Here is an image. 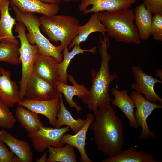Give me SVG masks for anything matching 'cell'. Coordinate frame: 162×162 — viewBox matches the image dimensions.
<instances>
[{
	"label": "cell",
	"instance_id": "obj_6",
	"mask_svg": "<svg viewBox=\"0 0 162 162\" xmlns=\"http://www.w3.org/2000/svg\"><path fill=\"white\" fill-rule=\"evenodd\" d=\"M26 28L21 22L16 23L14 32L17 34L16 37L20 39V59L22 64V76L20 82L19 95L21 100L26 96V87L28 80L32 73L34 62L39 53V49L35 44L29 42L26 35Z\"/></svg>",
	"mask_w": 162,
	"mask_h": 162
},
{
	"label": "cell",
	"instance_id": "obj_7",
	"mask_svg": "<svg viewBox=\"0 0 162 162\" xmlns=\"http://www.w3.org/2000/svg\"><path fill=\"white\" fill-rule=\"evenodd\" d=\"M130 96L135 103L136 109L134 113L136 122L139 127L142 128L141 135L138 139L143 140L156 138V134L150 130L147 120L153 111L156 109L162 108V105L148 100L142 94L134 90L132 91Z\"/></svg>",
	"mask_w": 162,
	"mask_h": 162
},
{
	"label": "cell",
	"instance_id": "obj_15",
	"mask_svg": "<svg viewBox=\"0 0 162 162\" xmlns=\"http://www.w3.org/2000/svg\"><path fill=\"white\" fill-rule=\"evenodd\" d=\"M94 119V116L90 113L87 115L86 123L82 128L74 135L64 134L61 140L62 144H68L76 148L81 155L80 161L92 162L86 153L85 145L87 133L91 123Z\"/></svg>",
	"mask_w": 162,
	"mask_h": 162
},
{
	"label": "cell",
	"instance_id": "obj_8",
	"mask_svg": "<svg viewBox=\"0 0 162 162\" xmlns=\"http://www.w3.org/2000/svg\"><path fill=\"white\" fill-rule=\"evenodd\" d=\"M70 130L68 126L58 128L44 125L37 131L28 133V136L31 140L36 151L38 153H43L49 146L56 147L63 146L61 142V139L62 136Z\"/></svg>",
	"mask_w": 162,
	"mask_h": 162
},
{
	"label": "cell",
	"instance_id": "obj_18",
	"mask_svg": "<svg viewBox=\"0 0 162 162\" xmlns=\"http://www.w3.org/2000/svg\"><path fill=\"white\" fill-rule=\"evenodd\" d=\"M10 2L21 11L47 16L57 14L60 9L58 4H47L40 0H10Z\"/></svg>",
	"mask_w": 162,
	"mask_h": 162
},
{
	"label": "cell",
	"instance_id": "obj_24",
	"mask_svg": "<svg viewBox=\"0 0 162 162\" xmlns=\"http://www.w3.org/2000/svg\"><path fill=\"white\" fill-rule=\"evenodd\" d=\"M18 121L28 133L38 131L44 125L38 114L18 105L15 112Z\"/></svg>",
	"mask_w": 162,
	"mask_h": 162
},
{
	"label": "cell",
	"instance_id": "obj_29",
	"mask_svg": "<svg viewBox=\"0 0 162 162\" xmlns=\"http://www.w3.org/2000/svg\"><path fill=\"white\" fill-rule=\"evenodd\" d=\"M9 107L0 99V127L11 129L14 126L16 120Z\"/></svg>",
	"mask_w": 162,
	"mask_h": 162
},
{
	"label": "cell",
	"instance_id": "obj_16",
	"mask_svg": "<svg viewBox=\"0 0 162 162\" xmlns=\"http://www.w3.org/2000/svg\"><path fill=\"white\" fill-rule=\"evenodd\" d=\"M0 140L10 148L21 162L33 161V153L27 141L17 138L3 129L0 130Z\"/></svg>",
	"mask_w": 162,
	"mask_h": 162
},
{
	"label": "cell",
	"instance_id": "obj_21",
	"mask_svg": "<svg viewBox=\"0 0 162 162\" xmlns=\"http://www.w3.org/2000/svg\"><path fill=\"white\" fill-rule=\"evenodd\" d=\"M96 32L101 33L103 35L106 32V28L100 21L98 13H94L86 23L81 26L77 35L69 46L68 50L73 48L76 44L80 45L81 43L86 40L91 34Z\"/></svg>",
	"mask_w": 162,
	"mask_h": 162
},
{
	"label": "cell",
	"instance_id": "obj_35",
	"mask_svg": "<svg viewBox=\"0 0 162 162\" xmlns=\"http://www.w3.org/2000/svg\"><path fill=\"white\" fill-rule=\"evenodd\" d=\"M155 76L159 77L162 80V69H157L156 71Z\"/></svg>",
	"mask_w": 162,
	"mask_h": 162
},
{
	"label": "cell",
	"instance_id": "obj_32",
	"mask_svg": "<svg viewBox=\"0 0 162 162\" xmlns=\"http://www.w3.org/2000/svg\"><path fill=\"white\" fill-rule=\"evenodd\" d=\"M15 154L9 151L4 143L0 140V162H13Z\"/></svg>",
	"mask_w": 162,
	"mask_h": 162
},
{
	"label": "cell",
	"instance_id": "obj_23",
	"mask_svg": "<svg viewBox=\"0 0 162 162\" xmlns=\"http://www.w3.org/2000/svg\"><path fill=\"white\" fill-rule=\"evenodd\" d=\"M102 162H160L153 158L152 155L143 151H136L133 147L122 150L117 155L104 159Z\"/></svg>",
	"mask_w": 162,
	"mask_h": 162
},
{
	"label": "cell",
	"instance_id": "obj_20",
	"mask_svg": "<svg viewBox=\"0 0 162 162\" xmlns=\"http://www.w3.org/2000/svg\"><path fill=\"white\" fill-rule=\"evenodd\" d=\"M68 79L73 84V86L69 85L60 81L58 82L56 85L59 92L64 96L70 107L75 108L77 112H79L82 110V108L73 100V98L76 96L81 99L87 94L88 90L84 85L78 83L71 75L68 74Z\"/></svg>",
	"mask_w": 162,
	"mask_h": 162
},
{
	"label": "cell",
	"instance_id": "obj_28",
	"mask_svg": "<svg viewBox=\"0 0 162 162\" xmlns=\"http://www.w3.org/2000/svg\"><path fill=\"white\" fill-rule=\"evenodd\" d=\"M19 44L0 41V61L13 65L21 64Z\"/></svg>",
	"mask_w": 162,
	"mask_h": 162
},
{
	"label": "cell",
	"instance_id": "obj_14",
	"mask_svg": "<svg viewBox=\"0 0 162 162\" xmlns=\"http://www.w3.org/2000/svg\"><path fill=\"white\" fill-rule=\"evenodd\" d=\"M11 73L0 68V99L9 107H13L21 100L17 82L11 78Z\"/></svg>",
	"mask_w": 162,
	"mask_h": 162
},
{
	"label": "cell",
	"instance_id": "obj_9",
	"mask_svg": "<svg viewBox=\"0 0 162 162\" xmlns=\"http://www.w3.org/2000/svg\"><path fill=\"white\" fill-rule=\"evenodd\" d=\"M62 94L56 84L41 79L32 73L27 83L25 97L28 99L50 100L59 98Z\"/></svg>",
	"mask_w": 162,
	"mask_h": 162
},
{
	"label": "cell",
	"instance_id": "obj_5",
	"mask_svg": "<svg viewBox=\"0 0 162 162\" xmlns=\"http://www.w3.org/2000/svg\"><path fill=\"white\" fill-rule=\"evenodd\" d=\"M12 7L16 21L23 23L28 30L26 35L30 43L37 46L40 53L53 57L61 63L63 58L62 50L59 46L53 45L42 33L39 18L33 13L23 12L15 6Z\"/></svg>",
	"mask_w": 162,
	"mask_h": 162
},
{
	"label": "cell",
	"instance_id": "obj_17",
	"mask_svg": "<svg viewBox=\"0 0 162 162\" xmlns=\"http://www.w3.org/2000/svg\"><path fill=\"white\" fill-rule=\"evenodd\" d=\"M112 94L114 97L111 103L118 107L124 114L128 119L130 126L136 128H138L135 118L134 109L136 107L135 103L128 91H120L117 86L112 89Z\"/></svg>",
	"mask_w": 162,
	"mask_h": 162
},
{
	"label": "cell",
	"instance_id": "obj_30",
	"mask_svg": "<svg viewBox=\"0 0 162 162\" xmlns=\"http://www.w3.org/2000/svg\"><path fill=\"white\" fill-rule=\"evenodd\" d=\"M150 35L155 40H162V14H154L152 16Z\"/></svg>",
	"mask_w": 162,
	"mask_h": 162
},
{
	"label": "cell",
	"instance_id": "obj_27",
	"mask_svg": "<svg viewBox=\"0 0 162 162\" xmlns=\"http://www.w3.org/2000/svg\"><path fill=\"white\" fill-rule=\"evenodd\" d=\"M47 149L49 155L46 158L47 162H77L74 147L69 144L58 147L50 146Z\"/></svg>",
	"mask_w": 162,
	"mask_h": 162
},
{
	"label": "cell",
	"instance_id": "obj_4",
	"mask_svg": "<svg viewBox=\"0 0 162 162\" xmlns=\"http://www.w3.org/2000/svg\"><path fill=\"white\" fill-rule=\"evenodd\" d=\"M42 31L52 41L61 43L63 51L68 47L78 34L81 25L75 17L65 15L43 16L39 18Z\"/></svg>",
	"mask_w": 162,
	"mask_h": 162
},
{
	"label": "cell",
	"instance_id": "obj_33",
	"mask_svg": "<svg viewBox=\"0 0 162 162\" xmlns=\"http://www.w3.org/2000/svg\"><path fill=\"white\" fill-rule=\"evenodd\" d=\"M44 154L41 157L36 160L37 162H46V156L48 152V150L46 149L44 152Z\"/></svg>",
	"mask_w": 162,
	"mask_h": 162
},
{
	"label": "cell",
	"instance_id": "obj_22",
	"mask_svg": "<svg viewBox=\"0 0 162 162\" xmlns=\"http://www.w3.org/2000/svg\"><path fill=\"white\" fill-rule=\"evenodd\" d=\"M135 23L141 40L146 41L150 35L152 15L143 3L137 5L134 11Z\"/></svg>",
	"mask_w": 162,
	"mask_h": 162
},
{
	"label": "cell",
	"instance_id": "obj_19",
	"mask_svg": "<svg viewBox=\"0 0 162 162\" xmlns=\"http://www.w3.org/2000/svg\"><path fill=\"white\" fill-rule=\"evenodd\" d=\"M10 0H0V41L19 44V41L12 32L16 20L10 14Z\"/></svg>",
	"mask_w": 162,
	"mask_h": 162
},
{
	"label": "cell",
	"instance_id": "obj_10",
	"mask_svg": "<svg viewBox=\"0 0 162 162\" xmlns=\"http://www.w3.org/2000/svg\"><path fill=\"white\" fill-rule=\"evenodd\" d=\"M132 71L135 82L132 84L131 89L144 94L148 100L155 104L159 101L161 104L162 99L155 92L154 86L157 83H162V80L145 73L140 66H132Z\"/></svg>",
	"mask_w": 162,
	"mask_h": 162
},
{
	"label": "cell",
	"instance_id": "obj_1",
	"mask_svg": "<svg viewBox=\"0 0 162 162\" xmlns=\"http://www.w3.org/2000/svg\"><path fill=\"white\" fill-rule=\"evenodd\" d=\"M93 111L95 120L89 127L93 131L97 149L109 157L117 155L124 144L121 121L110 104Z\"/></svg>",
	"mask_w": 162,
	"mask_h": 162
},
{
	"label": "cell",
	"instance_id": "obj_26",
	"mask_svg": "<svg viewBox=\"0 0 162 162\" xmlns=\"http://www.w3.org/2000/svg\"><path fill=\"white\" fill-rule=\"evenodd\" d=\"M68 47H65L63 51V58L59 65V81L67 83L68 74L67 70L70 63L76 55L83 54L85 52H89L93 53L96 52V47L94 46L89 50L81 49L80 45H75L71 51L69 52Z\"/></svg>",
	"mask_w": 162,
	"mask_h": 162
},
{
	"label": "cell",
	"instance_id": "obj_12",
	"mask_svg": "<svg viewBox=\"0 0 162 162\" xmlns=\"http://www.w3.org/2000/svg\"><path fill=\"white\" fill-rule=\"evenodd\" d=\"M18 104L36 113L45 116L50 124L55 127L57 115L60 108L59 98L47 100H34L25 98Z\"/></svg>",
	"mask_w": 162,
	"mask_h": 162
},
{
	"label": "cell",
	"instance_id": "obj_31",
	"mask_svg": "<svg viewBox=\"0 0 162 162\" xmlns=\"http://www.w3.org/2000/svg\"><path fill=\"white\" fill-rule=\"evenodd\" d=\"M146 8L152 14H162V0H142Z\"/></svg>",
	"mask_w": 162,
	"mask_h": 162
},
{
	"label": "cell",
	"instance_id": "obj_3",
	"mask_svg": "<svg viewBox=\"0 0 162 162\" xmlns=\"http://www.w3.org/2000/svg\"><path fill=\"white\" fill-rule=\"evenodd\" d=\"M98 14L100 21L106 28L108 35L111 38L126 43H141L133 10L128 8Z\"/></svg>",
	"mask_w": 162,
	"mask_h": 162
},
{
	"label": "cell",
	"instance_id": "obj_36",
	"mask_svg": "<svg viewBox=\"0 0 162 162\" xmlns=\"http://www.w3.org/2000/svg\"><path fill=\"white\" fill-rule=\"evenodd\" d=\"M62 0V1H63L66 2H70L71 1H78V0Z\"/></svg>",
	"mask_w": 162,
	"mask_h": 162
},
{
	"label": "cell",
	"instance_id": "obj_13",
	"mask_svg": "<svg viewBox=\"0 0 162 162\" xmlns=\"http://www.w3.org/2000/svg\"><path fill=\"white\" fill-rule=\"evenodd\" d=\"M136 0H81L79 8L83 14L130 8Z\"/></svg>",
	"mask_w": 162,
	"mask_h": 162
},
{
	"label": "cell",
	"instance_id": "obj_2",
	"mask_svg": "<svg viewBox=\"0 0 162 162\" xmlns=\"http://www.w3.org/2000/svg\"><path fill=\"white\" fill-rule=\"evenodd\" d=\"M109 42L105 35L103 39L100 36V68L98 71L94 68L91 69L92 86L87 94L81 99L87 104L88 108L92 110L110 104L112 99L109 94V87L111 82L117 77V74H111L109 72V63L112 56L108 52Z\"/></svg>",
	"mask_w": 162,
	"mask_h": 162
},
{
	"label": "cell",
	"instance_id": "obj_25",
	"mask_svg": "<svg viewBox=\"0 0 162 162\" xmlns=\"http://www.w3.org/2000/svg\"><path fill=\"white\" fill-rule=\"evenodd\" d=\"M60 108L57 115L56 121L55 128H60L64 125L68 126L76 134L85 124L86 120L78 118L75 119L73 117L70 112L65 107L63 102L62 95L59 97Z\"/></svg>",
	"mask_w": 162,
	"mask_h": 162
},
{
	"label": "cell",
	"instance_id": "obj_11",
	"mask_svg": "<svg viewBox=\"0 0 162 162\" xmlns=\"http://www.w3.org/2000/svg\"><path fill=\"white\" fill-rule=\"evenodd\" d=\"M59 63L53 57L39 52L33 64L32 74L41 79L56 84L59 81Z\"/></svg>",
	"mask_w": 162,
	"mask_h": 162
},
{
	"label": "cell",
	"instance_id": "obj_34",
	"mask_svg": "<svg viewBox=\"0 0 162 162\" xmlns=\"http://www.w3.org/2000/svg\"><path fill=\"white\" fill-rule=\"evenodd\" d=\"M44 3L49 4H59L62 2V0H40Z\"/></svg>",
	"mask_w": 162,
	"mask_h": 162
}]
</instances>
